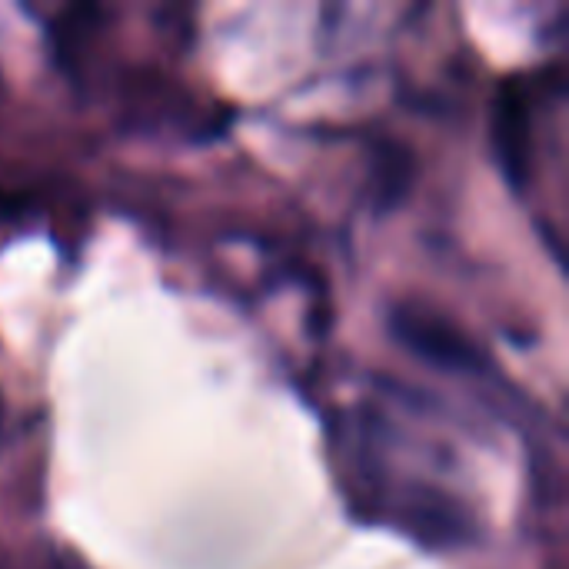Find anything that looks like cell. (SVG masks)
<instances>
[{
    "label": "cell",
    "mask_w": 569,
    "mask_h": 569,
    "mask_svg": "<svg viewBox=\"0 0 569 569\" xmlns=\"http://www.w3.org/2000/svg\"><path fill=\"white\" fill-rule=\"evenodd\" d=\"M497 150L503 163L510 167V177L517 183L527 180V157H530V110L520 87H510L500 100L497 117Z\"/></svg>",
    "instance_id": "cell-1"
}]
</instances>
